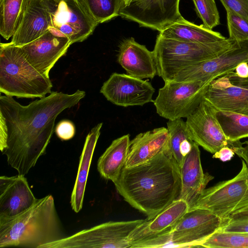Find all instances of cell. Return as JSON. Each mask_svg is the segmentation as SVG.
Listing matches in <instances>:
<instances>
[{
	"instance_id": "obj_27",
	"label": "cell",
	"mask_w": 248,
	"mask_h": 248,
	"mask_svg": "<svg viewBox=\"0 0 248 248\" xmlns=\"http://www.w3.org/2000/svg\"><path fill=\"white\" fill-rule=\"evenodd\" d=\"M30 0H0V34L6 40L13 36Z\"/></svg>"
},
{
	"instance_id": "obj_37",
	"label": "cell",
	"mask_w": 248,
	"mask_h": 248,
	"mask_svg": "<svg viewBox=\"0 0 248 248\" xmlns=\"http://www.w3.org/2000/svg\"><path fill=\"white\" fill-rule=\"evenodd\" d=\"M244 219H248V206L234 212L228 221Z\"/></svg>"
},
{
	"instance_id": "obj_25",
	"label": "cell",
	"mask_w": 248,
	"mask_h": 248,
	"mask_svg": "<svg viewBox=\"0 0 248 248\" xmlns=\"http://www.w3.org/2000/svg\"><path fill=\"white\" fill-rule=\"evenodd\" d=\"M162 36L180 41L197 43H211L224 40L226 38L218 32L197 25L183 16L159 32Z\"/></svg>"
},
{
	"instance_id": "obj_22",
	"label": "cell",
	"mask_w": 248,
	"mask_h": 248,
	"mask_svg": "<svg viewBox=\"0 0 248 248\" xmlns=\"http://www.w3.org/2000/svg\"><path fill=\"white\" fill-rule=\"evenodd\" d=\"M167 128H156L137 135L130 140L124 167L130 168L144 163L168 150Z\"/></svg>"
},
{
	"instance_id": "obj_40",
	"label": "cell",
	"mask_w": 248,
	"mask_h": 248,
	"mask_svg": "<svg viewBox=\"0 0 248 248\" xmlns=\"http://www.w3.org/2000/svg\"><path fill=\"white\" fill-rule=\"evenodd\" d=\"M132 0H123L124 5H128Z\"/></svg>"
},
{
	"instance_id": "obj_19",
	"label": "cell",
	"mask_w": 248,
	"mask_h": 248,
	"mask_svg": "<svg viewBox=\"0 0 248 248\" xmlns=\"http://www.w3.org/2000/svg\"><path fill=\"white\" fill-rule=\"evenodd\" d=\"M199 146L194 142L191 151L184 157L180 166L181 179L180 199L187 203L189 209L194 206L209 182L214 179L213 176L203 171Z\"/></svg>"
},
{
	"instance_id": "obj_4",
	"label": "cell",
	"mask_w": 248,
	"mask_h": 248,
	"mask_svg": "<svg viewBox=\"0 0 248 248\" xmlns=\"http://www.w3.org/2000/svg\"><path fill=\"white\" fill-rule=\"evenodd\" d=\"M49 78L37 70L26 59L21 46L0 44V92L17 98H43L51 93Z\"/></svg>"
},
{
	"instance_id": "obj_35",
	"label": "cell",
	"mask_w": 248,
	"mask_h": 248,
	"mask_svg": "<svg viewBox=\"0 0 248 248\" xmlns=\"http://www.w3.org/2000/svg\"><path fill=\"white\" fill-rule=\"evenodd\" d=\"M220 232L248 233V219L229 220L224 223Z\"/></svg>"
},
{
	"instance_id": "obj_21",
	"label": "cell",
	"mask_w": 248,
	"mask_h": 248,
	"mask_svg": "<svg viewBox=\"0 0 248 248\" xmlns=\"http://www.w3.org/2000/svg\"><path fill=\"white\" fill-rule=\"evenodd\" d=\"M117 62L126 74L138 78L153 79L157 75L153 51L132 37L124 40L120 44Z\"/></svg>"
},
{
	"instance_id": "obj_2",
	"label": "cell",
	"mask_w": 248,
	"mask_h": 248,
	"mask_svg": "<svg viewBox=\"0 0 248 248\" xmlns=\"http://www.w3.org/2000/svg\"><path fill=\"white\" fill-rule=\"evenodd\" d=\"M114 184L125 201L151 219L180 199V168L168 150L142 164L124 167Z\"/></svg>"
},
{
	"instance_id": "obj_8",
	"label": "cell",
	"mask_w": 248,
	"mask_h": 248,
	"mask_svg": "<svg viewBox=\"0 0 248 248\" xmlns=\"http://www.w3.org/2000/svg\"><path fill=\"white\" fill-rule=\"evenodd\" d=\"M209 83L200 81L165 82L153 101L156 113L168 120L187 118L204 99Z\"/></svg>"
},
{
	"instance_id": "obj_12",
	"label": "cell",
	"mask_w": 248,
	"mask_h": 248,
	"mask_svg": "<svg viewBox=\"0 0 248 248\" xmlns=\"http://www.w3.org/2000/svg\"><path fill=\"white\" fill-rule=\"evenodd\" d=\"M204 98L217 110L248 116V77L227 72L209 83Z\"/></svg>"
},
{
	"instance_id": "obj_28",
	"label": "cell",
	"mask_w": 248,
	"mask_h": 248,
	"mask_svg": "<svg viewBox=\"0 0 248 248\" xmlns=\"http://www.w3.org/2000/svg\"><path fill=\"white\" fill-rule=\"evenodd\" d=\"M91 19L97 25L119 16L123 0H78Z\"/></svg>"
},
{
	"instance_id": "obj_6",
	"label": "cell",
	"mask_w": 248,
	"mask_h": 248,
	"mask_svg": "<svg viewBox=\"0 0 248 248\" xmlns=\"http://www.w3.org/2000/svg\"><path fill=\"white\" fill-rule=\"evenodd\" d=\"M247 206H248V167L242 159L241 170L235 177L205 188L192 208L208 210L225 223L234 212Z\"/></svg>"
},
{
	"instance_id": "obj_34",
	"label": "cell",
	"mask_w": 248,
	"mask_h": 248,
	"mask_svg": "<svg viewBox=\"0 0 248 248\" xmlns=\"http://www.w3.org/2000/svg\"><path fill=\"white\" fill-rule=\"evenodd\" d=\"M55 132L60 139L62 140H68L74 137L76 129L72 122L64 120L60 121L56 125Z\"/></svg>"
},
{
	"instance_id": "obj_32",
	"label": "cell",
	"mask_w": 248,
	"mask_h": 248,
	"mask_svg": "<svg viewBox=\"0 0 248 248\" xmlns=\"http://www.w3.org/2000/svg\"><path fill=\"white\" fill-rule=\"evenodd\" d=\"M229 38L235 41L248 40V22L230 10H226Z\"/></svg>"
},
{
	"instance_id": "obj_10",
	"label": "cell",
	"mask_w": 248,
	"mask_h": 248,
	"mask_svg": "<svg viewBox=\"0 0 248 248\" xmlns=\"http://www.w3.org/2000/svg\"><path fill=\"white\" fill-rule=\"evenodd\" d=\"M217 110L204 98L186 121L192 140L213 154L224 147L233 149L244 144L240 140L232 141L226 138L217 119Z\"/></svg>"
},
{
	"instance_id": "obj_18",
	"label": "cell",
	"mask_w": 248,
	"mask_h": 248,
	"mask_svg": "<svg viewBox=\"0 0 248 248\" xmlns=\"http://www.w3.org/2000/svg\"><path fill=\"white\" fill-rule=\"evenodd\" d=\"M37 200L24 175L0 177V221L22 213Z\"/></svg>"
},
{
	"instance_id": "obj_24",
	"label": "cell",
	"mask_w": 248,
	"mask_h": 248,
	"mask_svg": "<svg viewBox=\"0 0 248 248\" xmlns=\"http://www.w3.org/2000/svg\"><path fill=\"white\" fill-rule=\"evenodd\" d=\"M130 142L129 134L114 140L99 158L97 168L103 178L113 183L118 180L127 157Z\"/></svg>"
},
{
	"instance_id": "obj_30",
	"label": "cell",
	"mask_w": 248,
	"mask_h": 248,
	"mask_svg": "<svg viewBox=\"0 0 248 248\" xmlns=\"http://www.w3.org/2000/svg\"><path fill=\"white\" fill-rule=\"evenodd\" d=\"M200 247L207 248H248V233L218 231L201 244Z\"/></svg>"
},
{
	"instance_id": "obj_9",
	"label": "cell",
	"mask_w": 248,
	"mask_h": 248,
	"mask_svg": "<svg viewBox=\"0 0 248 248\" xmlns=\"http://www.w3.org/2000/svg\"><path fill=\"white\" fill-rule=\"evenodd\" d=\"M224 222L211 211L189 209L170 231L171 247H200L220 230Z\"/></svg>"
},
{
	"instance_id": "obj_33",
	"label": "cell",
	"mask_w": 248,
	"mask_h": 248,
	"mask_svg": "<svg viewBox=\"0 0 248 248\" xmlns=\"http://www.w3.org/2000/svg\"><path fill=\"white\" fill-rule=\"evenodd\" d=\"M226 10H230L248 22V0H219Z\"/></svg>"
},
{
	"instance_id": "obj_38",
	"label": "cell",
	"mask_w": 248,
	"mask_h": 248,
	"mask_svg": "<svg viewBox=\"0 0 248 248\" xmlns=\"http://www.w3.org/2000/svg\"><path fill=\"white\" fill-rule=\"evenodd\" d=\"M235 154L244 160L248 167V148L243 145L232 149Z\"/></svg>"
},
{
	"instance_id": "obj_36",
	"label": "cell",
	"mask_w": 248,
	"mask_h": 248,
	"mask_svg": "<svg viewBox=\"0 0 248 248\" xmlns=\"http://www.w3.org/2000/svg\"><path fill=\"white\" fill-rule=\"evenodd\" d=\"M233 150L228 147L221 148L218 152L213 154V158L219 159L223 162L230 160L234 155Z\"/></svg>"
},
{
	"instance_id": "obj_1",
	"label": "cell",
	"mask_w": 248,
	"mask_h": 248,
	"mask_svg": "<svg viewBox=\"0 0 248 248\" xmlns=\"http://www.w3.org/2000/svg\"><path fill=\"white\" fill-rule=\"evenodd\" d=\"M85 94L79 90L72 94L53 92L27 106L0 95V150L18 174H27L46 153L57 117Z\"/></svg>"
},
{
	"instance_id": "obj_29",
	"label": "cell",
	"mask_w": 248,
	"mask_h": 248,
	"mask_svg": "<svg viewBox=\"0 0 248 248\" xmlns=\"http://www.w3.org/2000/svg\"><path fill=\"white\" fill-rule=\"evenodd\" d=\"M217 119L226 138L235 141L248 137V116L217 110Z\"/></svg>"
},
{
	"instance_id": "obj_3",
	"label": "cell",
	"mask_w": 248,
	"mask_h": 248,
	"mask_svg": "<svg viewBox=\"0 0 248 248\" xmlns=\"http://www.w3.org/2000/svg\"><path fill=\"white\" fill-rule=\"evenodd\" d=\"M66 236L50 195L22 213L0 221V248H42Z\"/></svg>"
},
{
	"instance_id": "obj_41",
	"label": "cell",
	"mask_w": 248,
	"mask_h": 248,
	"mask_svg": "<svg viewBox=\"0 0 248 248\" xmlns=\"http://www.w3.org/2000/svg\"><path fill=\"white\" fill-rule=\"evenodd\" d=\"M244 144L246 145V147L248 148V140H246L244 142Z\"/></svg>"
},
{
	"instance_id": "obj_11",
	"label": "cell",
	"mask_w": 248,
	"mask_h": 248,
	"mask_svg": "<svg viewBox=\"0 0 248 248\" xmlns=\"http://www.w3.org/2000/svg\"><path fill=\"white\" fill-rule=\"evenodd\" d=\"M243 62H248V40L235 41L230 48L219 55L183 69L171 80L210 82L227 72L235 70Z\"/></svg>"
},
{
	"instance_id": "obj_13",
	"label": "cell",
	"mask_w": 248,
	"mask_h": 248,
	"mask_svg": "<svg viewBox=\"0 0 248 248\" xmlns=\"http://www.w3.org/2000/svg\"><path fill=\"white\" fill-rule=\"evenodd\" d=\"M179 2L180 0H132L122 7L119 16L160 32L182 17Z\"/></svg>"
},
{
	"instance_id": "obj_39",
	"label": "cell",
	"mask_w": 248,
	"mask_h": 248,
	"mask_svg": "<svg viewBox=\"0 0 248 248\" xmlns=\"http://www.w3.org/2000/svg\"><path fill=\"white\" fill-rule=\"evenodd\" d=\"M236 74L240 77H248V62H243L239 64L235 69Z\"/></svg>"
},
{
	"instance_id": "obj_14",
	"label": "cell",
	"mask_w": 248,
	"mask_h": 248,
	"mask_svg": "<svg viewBox=\"0 0 248 248\" xmlns=\"http://www.w3.org/2000/svg\"><path fill=\"white\" fill-rule=\"evenodd\" d=\"M155 92L148 80L117 73H112L100 89L107 100L123 107L142 106L153 102Z\"/></svg>"
},
{
	"instance_id": "obj_31",
	"label": "cell",
	"mask_w": 248,
	"mask_h": 248,
	"mask_svg": "<svg viewBox=\"0 0 248 248\" xmlns=\"http://www.w3.org/2000/svg\"><path fill=\"white\" fill-rule=\"evenodd\" d=\"M198 16L203 25L212 30L220 24L219 13L215 0H192Z\"/></svg>"
},
{
	"instance_id": "obj_15",
	"label": "cell",
	"mask_w": 248,
	"mask_h": 248,
	"mask_svg": "<svg viewBox=\"0 0 248 248\" xmlns=\"http://www.w3.org/2000/svg\"><path fill=\"white\" fill-rule=\"evenodd\" d=\"M52 27L66 37L71 44L85 40L97 26L88 16L78 0H54Z\"/></svg>"
},
{
	"instance_id": "obj_17",
	"label": "cell",
	"mask_w": 248,
	"mask_h": 248,
	"mask_svg": "<svg viewBox=\"0 0 248 248\" xmlns=\"http://www.w3.org/2000/svg\"><path fill=\"white\" fill-rule=\"evenodd\" d=\"M54 0H30L10 43L22 46L41 36L52 27Z\"/></svg>"
},
{
	"instance_id": "obj_23",
	"label": "cell",
	"mask_w": 248,
	"mask_h": 248,
	"mask_svg": "<svg viewBox=\"0 0 248 248\" xmlns=\"http://www.w3.org/2000/svg\"><path fill=\"white\" fill-rule=\"evenodd\" d=\"M102 125V123H99L87 135L80 156L77 175L70 199L71 207L76 213H78L82 208L89 169Z\"/></svg>"
},
{
	"instance_id": "obj_16",
	"label": "cell",
	"mask_w": 248,
	"mask_h": 248,
	"mask_svg": "<svg viewBox=\"0 0 248 248\" xmlns=\"http://www.w3.org/2000/svg\"><path fill=\"white\" fill-rule=\"evenodd\" d=\"M71 45L66 37L50 28L37 39L21 47L27 61L41 74L49 78L50 70L66 54Z\"/></svg>"
},
{
	"instance_id": "obj_20",
	"label": "cell",
	"mask_w": 248,
	"mask_h": 248,
	"mask_svg": "<svg viewBox=\"0 0 248 248\" xmlns=\"http://www.w3.org/2000/svg\"><path fill=\"white\" fill-rule=\"evenodd\" d=\"M189 209L185 201L179 199L153 218L145 219L130 235V248L170 232Z\"/></svg>"
},
{
	"instance_id": "obj_26",
	"label": "cell",
	"mask_w": 248,
	"mask_h": 248,
	"mask_svg": "<svg viewBox=\"0 0 248 248\" xmlns=\"http://www.w3.org/2000/svg\"><path fill=\"white\" fill-rule=\"evenodd\" d=\"M168 150L179 168L184 157L191 151L194 141L192 140L186 123L182 119L168 120Z\"/></svg>"
},
{
	"instance_id": "obj_7",
	"label": "cell",
	"mask_w": 248,
	"mask_h": 248,
	"mask_svg": "<svg viewBox=\"0 0 248 248\" xmlns=\"http://www.w3.org/2000/svg\"><path fill=\"white\" fill-rule=\"evenodd\" d=\"M145 219L112 221L84 229L42 248H130L129 237Z\"/></svg>"
},
{
	"instance_id": "obj_5",
	"label": "cell",
	"mask_w": 248,
	"mask_h": 248,
	"mask_svg": "<svg viewBox=\"0 0 248 248\" xmlns=\"http://www.w3.org/2000/svg\"><path fill=\"white\" fill-rule=\"evenodd\" d=\"M235 41L229 38L211 43H197L165 38L158 34L153 51L157 75L164 82L180 70L216 57L230 48Z\"/></svg>"
}]
</instances>
